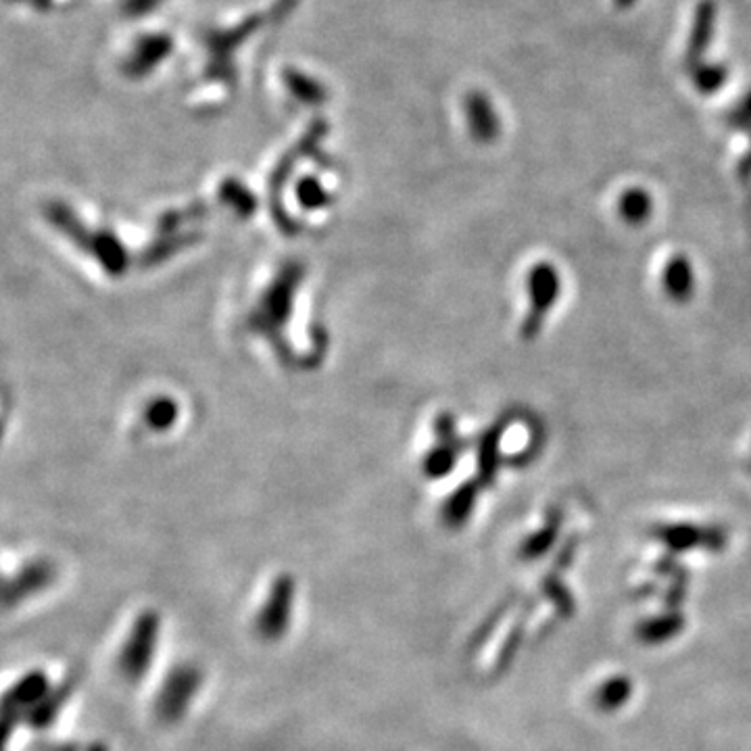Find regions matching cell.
<instances>
[{
  "label": "cell",
  "instance_id": "6da1fadb",
  "mask_svg": "<svg viewBox=\"0 0 751 751\" xmlns=\"http://www.w3.org/2000/svg\"><path fill=\"white\" fill-rule=\"evenodd\" d=\"M303 276V270L297 263H290L278 274V278L272 282V286L265 290V295L255 309L253 318L249 320V328L257 332H268L265 336L272 338V345L280 355L282 351V326L288 320V313L293 309V295L297 290V284Z\"/></svg>",
  "mask_w": 751,
  "mask_h": 751
},
{
  "label": "cell",
  "instance_id": "7a4b0ae2",
  "mask_svg": "<svg viewBox=\"0 0 751 751\" xmlns=\"http://www.w3.org/2000/svg\"><path fill=\"white\" fill-rule=\"evenodd\" d=\"M159 637V618L153 612L142 614L132 628L130 639L126 641L119 656V670L130 681H136L149 670L155 656V645Z\"/></svg>",
  "mask_w": 751,
  "mask_h": 751
},
{
  "label": "cell",
  "instance_id": "3957f363",
  "mask_svg": "<svg viewBox=\"0 0 751 751\" xmlns=\"http://www.w3.org/2000/svg\"><path fill=\"white\" fill-rule=\"evenodd\" d=\"M201 674L190 666H180L165 678V685L157 699V714L163 722L178 720L199 691Z\"/></svg>",
  "mask_w": 751,
  "mask_h": 751
},
{
  "label": "cell",
  "instance_id": "277c9868",
  "mask_svg": "<svg viewBox=\"0 0 751 751\" xmlns=\"http://www.w3.org/2000/svg\"><path fill=\"white\" fill-rule=\"evenodd\" d=\"M290 610H293V580L282 576L274 583V589L265 601L263 610L257 618V631L263 639H278L286 631L290 622Z\"/></svg>",
  "mask_w": 751,
  "mask_h": 751
},
{
  "label": "cell",
  "instance_id": "5b68a950",
  "mask_svg": "<svg viewBox=\"0 0 751 751\" xmlns=\"http://www.w3.org/2000/svg\"><path fill=\"white\" fill-rule=\"evenodd\" d=\"M557 290H560V280H557V274L553 270V265H537L535 270L530 274V295H532V313L526 324V334L530 336L532 332H537L545 311L553 305Z\"/></svg>",
  "mask_w": 751,
  "mask_h": 751
},
{
  "label": "cell",
  "instance_id": "8992f818",
  "mask_svg": "<svg viewBox=\"0 0 751 751\" xmlns=\"http://www.w3.org/2000/svg\"><path fill=\"white\" fill-rule=\"evenodd\" d=\"M714 26H716V3L714 0H699V5L693 15L691 36H689L687 53H685L687 69L704 63V55L714 36Z\"/></svg>",
  "mask_w": 751,
  "mask_h": 751
},
{
  "label": "cell",
  "instance_id": "52a82bcc",
  "mask_svg": "<svg viewBox=\"0 0 751 751\" xmlns=\"http://www.w3.org/2000/svg\"><path fill=\"white\" fill-rule=\"evenodd\" d=\"M466 107H468V115H470L472 134L482 142L493 140L499 132V121H497V115H495L487 96L478 94V92L472 94Z\"/></svg>",
  "mask_w": 751,
  "mask_h": 751
},
{
  "label": "cell",
  "instance_id": "ba28073f",
  "mask_svg": "<svg viewBox=\"0 0 751 751\" xmlns=\"http://www.w3.org/2000/svg\"><path fill=\"white\" fill-rule=\"evenodd\" d=\"M439 428H443V441L445 443H443V447L432 451L426 459V472L430 476L447 474L453 468L455 457H457V439H455V432H453V422L443 420Z\"/></svg>",
  "mask_w": 751,
  "mask_h": 751
},
{
  "label": "cell",
  "instance_id": "9c48e42d",
  "mask_svg": "<svg viewBox=\"0 0 751 751\" xmlns=\"http://www.w3.org/2000/svg\"><path fill=\"white\" fill-rule=\"evenodd\" d=\"M691 80L695 88L704 94L718 92L726 80H729V69H726L722 63H699L689 69Z\"/></svg>",
  "mask_w": 751,
  "mask_h": 751
},
{
  "label": "cell",
  "instance_id": "30bf717a",
  "mask_svg": "<svg viewBox=\"0 0 751 751\" xmlns=\"http://www.w3.org/2000/svg\"><path fill=\"white\" fill-rule=\"evenodd\" d=\"M666 288H668V293L676 299H683V297L691 295L693 272H691V265H689L687 259L676 257V259L670 261V265L666 268Z\"/></svg>",
  "mask_w": 751,
  "mask_h": 751
},
{
  "label": "cell",
  "instance_id": "8fae6325",
  "mask_svg": "<svg viewBox=\"0 0 751 751\" xmlns=\"http://www.w3.org/2000/svg\"><path fill=\"white\" fill-rule=\"evenodd\" d=\"M649 209H651V201H649L645 190L633 188V190H626L622 195L620 211L628 222H633V224L643 222L645 217L649 215Z\"/></svg>",
  "mask_w": 751,
  "mask_h": 751
},
{
  "label": "cell",
  "instance_id": "7c38bea8",
  "mask_svg": "<svg viewBox=\"0 0 751 751\" xmlns=\"http://www.w3.org/2000/svg\"><path fill=\"white\" fill-rule=\"evenodd\" d=\"M472 505H474V489L468 487V484H466V487L459 489L455 493V497L449 499V503L445 505V520H447V524H453V526L462 524L466 520V516L470 514Z\"/></svg>",
  "mask_w": 751,
  "mask_h": 751
},
{
  "label": "cell",
  "instance_id": "4fadbf2b",
  "mask_svg": "<svg viewBox=\"0 0 751 751\" xmlns=\"http://www.w3.org/2000/svg\"><path fill=\"white\" fill-rule=\"evenodd\" d=\"M176 418H178V407L172 399H159L147 409V422L157 430L169 428L176 422Z\"/></svg>",
  "mask_w": 751,
  "mask_h": 751
},
{
  "label": "cell",
  "instance_id": "5bb4252c",
  "mask_svg": "<svg viewBox=\"0 0 751 751\" xmlns=\"http://www.w3.org/2000/svg\"><path fill=\"white\" fill-rule=\"evenodd\" d=\"M299 197H301V203L307 207V209H320L328 203V197L324 188L320 186V182H313V180H305L299 188Z\"/></svg>",
  "mask_w": 751,
  "mask_h": 751
},
{
  "label": "cell",
  "instance_id": "9a60e30c",
  "mask_svg": "<svg viewBox=\"0 0 751 751\" xmlns=\"http://www.w3.org/2000/svg\"><path fill=\"white\" fill-rule=\"evenodd\" d=\"M236 192H238V182H234V184H230V186L224 188V199H226V203L232 205V207H234L236 211H240V213H249V211H253V209H255V203H253V197L249 195V192H247V190H242V195H240V197L236 195Z\"/></svg>",
  "mask_w": 751,
  "mask_h": 751
},
{
  "label": "cell",
  "instance_id": "2e32d148",
  "mask_svg": "<svg viewBox=\"0 0 751 751\" xmlns=\"http://www.w3.org/2000/svg\"><path fill=\"white\" fill-rule=\"evenodd\" d=\"M731 124L735 128L751 130V92L745 94V99L741 101V105L731 113Z\"/></svg>",
  "mask_w": 751,
  "mask_h": 751
},
{
  "label": "cell",
  "instance_id": "e0dca14e",
  "mask_svg": "<svg viewBox=\"0 0 751 751\" xmlns=\"http://www.w3.org/2000/svg\"><path fill=\"white\" fill-rule=\"evenodd\" d=\"M637 3V0H614V5H616V9H620V11H624V9H631L633 5Z\"/></svg>",
  "mask_w": 751,
  "mask_h": 751
},
{
  "label": "cell",
  "instance_id": "ac0fdd59",
  "mask_svg": "<svg viewBox=\"0 0 751 751\" xmlns=\"http://www.w3.org/2000/svg\"><path fill=\"white\" fill-rule=\"evenodd\" d=\"M13 3H21V0H13ZM30 3H32V0H30Z\"/></svg>",
  "mask_w": 751,
  "mask_h": 751
}]
</instances>
